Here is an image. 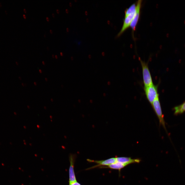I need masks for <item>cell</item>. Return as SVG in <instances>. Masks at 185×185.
Segmentation results:
<instances>
[{"mask_svg":"<svg viewBox=\"0 0 185 185\" xmlns=\"http://www.w3.org/2000/svg\"><path fill=\"white\" fill-rule=\"evenodd\" d=\"M174 114L178 115L181 114L185 112V101L179 105L173 108Z\"/></svg>","mask_w":185,"mask_h":185,"instance_id":"9c48e42d","label":"cell"},{"mask_svg":"<svg viewBox=\"0 0 185 185\" xmlns=\"http://www.w3.org/2000/svg\"><path fill=\"white\" fill-rule=\"evenodd\" d=\"M89 161L94 162L99 165H108L116 162V158H112L105 160L101 161H92L88 159Z\"/></svg>","mask_w":185,"mask_h":185,"instance_id":"ba28073f","label":"cell"},{"mask_svg":"<svg viewBox=\"0 0 185 185\" xmlns=\"http://www.w3.org/2000/svg\"><path fill=\"white\" fill-rule=\"evenodd\" d=\"M69 185H81L79 183L76 182H74L69 184Z\"/></svg>","mask_w":185,"mask_h":185,"instance_id":"7c38bea8","label":"cell"},{"mask_svg":"<svg viewBox=\"0 0 185 185\" xmlns=\"http://www.w3.org/2000/svg\"><path fill=\"white\" fill-rule=\"evenodd\" d=\"M70 165L69 169V184L76 182L73 169V157L71 155L70 157Z\"/></svg>","mask_w":185,"mask_h":185,"instance_id":"52a82bcc","label":"cell"},{"mask_svg":"<svg viewBox=\"0 0 185 185\" xmlns=\"http://www.w3.org/2000/svg\"><path fill=\"white\" fill-rule=\"evenodd\" d=\"M142 67L143 81L144 87L153 84L151 76L148 67V64L139 59Z\"/></svg>","mask_w":185,"mask_h":185,"instance_id":"6da1fadb","label":"cell"},{"mask_svg":"<svg viewBox=\"0 0 185 185\" xmlns=\"http://www.w3.org/2000/svg\"><path fill=\"white\" fill-rule=\"evenodd\" d=\"M135 12L127 16H125L123 24L121 30L118 33V36L120 35L125 30L130 26L131 22L135 15Z\"/></svg>","mask_w":185,"mask_h":185,"instance_id":"5b68a950","label":"cell"},{"mask_svg":"<svg viewBox=\"0 0 185 185\" xmlns=\"http://www.w3.org/2000/svg\"><path fill=\"white\" fill-rule=\"evenodd\" d=\"M136 9V4L133 3L127 8L125 11V16H127L135 12Z\"/></svg>","mask_w":185,"mask_h":185,"instance_id":"8fae6325","label":"cell"},{"mask_svg":"<svg viewBox=\"0 0 185 185\" xmlns=\"http://www.w3.org/2000/svg\"><path fill=\"white\" fill-rule=\"evenodd\" d=\"M152 107L158 116L160 125H162L166 130L165 123L163 114L159 97L155 100L152 104Z\"/></svg>","mask_w":185,"mask_h":185,"instance_id":"3957f363","label":"cell"},{"mask_svg":"<svg viewBox=\"0 0 185 185\" xmlns=\"http://www.w3.org/2000/svg\"><path fill=\"white\" fill-rule=\"evenodd\" d=\"M111 169H117L120 170L121 169L123 168L126 166L122 163L117 162L108 166Z\"/></svg>","mask_w":185,"mask_h":185,"instance_id":"30bf717a","label":"cell"},{"mask_svg":"<svg viewBox=\"0 0 185 185\" xmlns=\"http://www.w3.org/2000/svg\"><path fill=\"white\" fill-rule=\"evenodd\" d=\"M142 3V1L141 0H139L136 4V12L130 26L132 29V31L135 30L140 18Z\"/></svg>","mask_w":185,"mask_h":185,"instance_id":"277c9868","label":"cell"},{"mask_svg":"<svg viewBox=\"0 0 185 185\" xmlns=\"http://www.w3.org/2000/svg\"><path fill=\"white\" fill-rule=\"evenodd\" d=\"M144 89L146 98L151 105L155 100L159 97L158 86L153 84L144 87Z\"/></svg>","mask_w":185,"mask_h":185,"instance_id":"7a4b0ae2","label":"cell"},{"mask_svg":"<svg viewBox=\"0 0 185 185\" xmlns=\"http://www.w3.org/2000/svg\"><path fill=\"white\" fill-rule=\"evenodd\" d=\"M116 162L124 164L126 166L131 164L139 163L141 160L138 159H132L130 157H118L116 158Z\"/></svg>","mask_w":185,"mask_h":185,"instance_id":"8992f818","label":"cell"}]
</instances>
